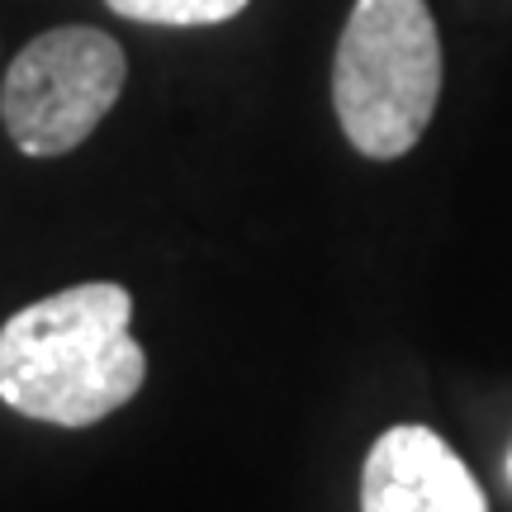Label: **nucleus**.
Segmentation results:
<instances>
[{
    "label": "nucleus",
    "mask_w": 512,
    "mask_h": 512,
    "mask_svg": "<svg viewBox=\"0 0 512 512\" xmlns=\"http://www.w3.org/2000/svg\"><path fill=\"white\" fill-rule=\"evenodd\" d=\"M133 294L86 280L19 309L0 328V403L48 427H95L147 380L133 342Z\"/></svg>",
    "instance_id": "1"
},
{
    "label": "nucleus",
    "mask_w": 512,
    "mask_h": 512,
    "mask_svg": "<svg viewBox=\"0 0 512 512\" xmlns=\"http://www.w3.org/2000/svg\"><path fill=\"white\" fill-rule=\"evenodd\" d=\"M114 15L138 19V24H166V29H200L223 24L247 10V0H105Z\"/></svg>",
    "instance_id": "5"
},
{
    "label": "nucleus",
    "mask_w": 512,
    "mask_h": 512,
    "mask_svg": "<svg viewBox=\"0 0 512 512\" xmlns=\"http://www.w3.org/2000/svg\"><path fill=\"white\" fill-rule=\"evenodd\" d=\"M441 100V34L427 0H356L332 53V110L347 143L394 162L422 143Z\"/></svg>",
    "instance_id": "2"
},
{
    "label": "nucleus",
    "mask_w": 512,
    "mask_h": 512,
    "mask_svg": "<svg viewBox=\"0 0 512 512\" xmlns=\"http://www.w3.org/2000/svg\"><path fill=\"white\" fill-rule=\"evenodd\" d=\"M361 512H489V498L432 427L399 422L366 451Z\"/></svg>",
    "instance_id": "4"
},
{
    "label": "nucleus",
    "mask_w": 512,
    "mask_h": 512,
    "mask_svg": "<svg viewBox=\"0 0 512 512\" xmlns=\"http://www.w3.org/2000/svg\"><path fill=\"white\" fill-rule=\"evenodd\" d=\"M508 479H512V456H508Z\"/></svg>",
    "instance_id": "6"
},
{
    "label": "nucleus",
    "mask_w": 512,
    "mask_h": 512,
    "mask_svg": "<svg viewBox=\"0 0 512 512\" xmlns=\"http://www.w3.org/2000/svg\"><path fill=\"white\" fill-rule=\"evenodd\" d=\"M128 81L119 38L62 24L24 43L0 81V119L24 157H67L105 124Z\"/></svg>",
    "instance_id": "3"
}]
</instances>
